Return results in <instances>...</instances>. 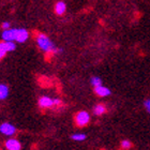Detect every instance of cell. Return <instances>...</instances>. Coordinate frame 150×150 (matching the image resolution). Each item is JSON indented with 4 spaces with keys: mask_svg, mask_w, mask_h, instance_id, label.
Wrapping results in <instances>:
<instances>
[{
    "mask_svg": "<svg viewBox=\"0 0 150 150\" xmlns=\"http://www.w3.org/2000/svg\"><path fill=\"white\" fill-rule=\"evenodd\" d=\"M37 43L38 46L41 50H43L44 53L47 54H59L62 53V48H58L56 45L54 44V42L50 40V38L46 35L40 33L37 37Z\"/></svg>",
    "mask_w": 150,
    "mask_h": 150,
    "instance_id": "1",
    "label": "cell"
},
{
    "mask_svg": "<svg viewBox=\"0 0 150 150\" xmlns=\"http://www.w3.org/2000/svg\"><path fill=\"white\" fill-rule=\"evenodd\" d=\"M90 121V116L87 112L85 110H81V112H78L75 116V122L78 127H85L87 125Z\"/></svg>",
    "mask_w": 150,
    "mask_h": 150,
    "instance_id": "2",
    "label": "cell"
},
{
    "mask_svg": "<svg viewBox=\"0 0 150 150\" xmlns=\"http://www.w3.org/2000/svg\"><path fill=\"white\" fill-rule=\"evenodd\" d=\"M17 31H18V28L6 29L2 32L1 38H2L3 41H16V39H17Z\"/></svg>",
    "mask_w": 150,
    "mask_h": 150,
    "instance_id": "3",
    "label": "cell"
},
{
    "mask_svg": "<svg viewBox=\"0 0 150 150\" xmlns=\"http://www.w3.org/2000/svg\"><path fill=\"white\" fill-rule=\"evenodd\" d=\"M0 132L2 133L3 135H6V136H12L16 133V128L13 125L9 123V122H4L0 125Z\"/></svg>",
    "mask_w": 150,
    "mask_h": 150,
    "instance_id": "4",
    "label": "cell"
},
{
    "mask_svg": "<svg viewBox=\"0 0 150 150\" xmlns=\"http://www.w3.org/2000/svg\"><path fill=\"white\" fill-rule=\"evenodd\" d=\"M6 147L8 150H21L22 149V145L15 138H10L6 142Z\"/></svg>",
    "mask_w": 150,
    "mask_h": 150,
    "instance_id": "5",
    "label": "cell"
},
{
    "mask_svg": "<svg viewBox=\"0 0 150 150\" xmlns=\"http://www.w3.org/2000/svg\"><path fill=\"white\" fill-rule=\"evenodd\" d=\"M94 92H96L99 97H108V96H110V93H112V91H110V88L105 87L103 85H100V86H98V87H94Z\"/></svg>",
    "mask_w": 150,
    "mask_h": 150,
    "instance_id": "6",
    "label": "cell"
},
{
    "mask_svg": "<svg viewBox=\"0 0 150 150\" xmlns=\"http://www.w3.org/2000/svg\"><path fill=\"white\" fill-rule=\"evenodd\" d=\"M39 105L42 108H48V107L55 106L54 105V99H50V97H41L39 99Z\"/></svg>",
    "mask_w": 150,
    "mask_h": 150,
    "instance_id": "7",
    "label": "cell"
},
{
    "mask_svg": "<svg viewBox=\"0 0 150 150\" xmlns=\"http://www.w3.org/2000/svg\"><path fill=\"white\" fill-rule=\"evenodd\" d=\"M28 37H29V33H28V31H27L25 28H18L16 42H18V43H24L25 41H27Z\"/></svg>",
    "mask_w": 150,
    "mask_h": 150,
    "instance_id": "8",
    "label": "cell"
},
{
    "mask_svg": "<svg viewBox=\"0 0 150 150\" xmlns=\"http://www.w3.org/2000/svg\"><path fill=\"white\" fill-rule=\"evenodd\" d=\"M66 10H67V6L63 1H58L56 3V6H55V12H56L57 15H62V14H64Z\"/></svg>",
    "mask_w": 150,
    "mask_h": 150,
    "instance_id": "9",
    "label": "cell"
},
{
    "mask_svg": "<svg viewBox=\"0 0 150 150\" xmlns=\"http://www.w3.org/2000/svg\"><path fill=\"white\" fill-rule=\"evenodd\" d=\"M9 96V87L4 84H0V101L6 99Z\"/></svg>",
    "mask_w": 150,
    "mask_h": 150,
    "instance_id": "10",
    "label": "cell"
},
{
    "mask_svg": "<svg viewBox=\"0 0 150 150\" xmlns=\"http://www.w3.org/2000/svg\"><path fill=\"white\" fill-rule=\"evenodd\" d=\"M105 112H106V107L104 106L103 104H98V105H96L94 108H93L94 115H97V116L103 115Z\"/></svg>",
    "mask_w": 150,
    "mask_h": 150,
    "instance_id": "11",
    "label": "cell"
},
{
    "mask_svg": "<svg viewBox=\"0 0 150 150\" xmlns=\"http://www.w3.org/2000/svg\"><path fill=\"white\" fill-rule=\"evenodd\" d=\"M71 138H72L73 141L83 142L86 139V134H84V133H75V134L71 135Z\"/></svg>",
    "mask_w": 150,
    "mask_h": 150,
    "instance_id": "12",
    "label": "cell"
},
{
    "mask_svg": "<svg viewBox=\"0 0 150 150\" xmlns=\"http://www.w3.org/2000/svg\"><path fill=\"white\" fill-rule=\"evenodd\" d=\"M90 84L93 86V87H98V86H100L102 85V79H101L99 76H92L90 78Z\"/></svg>",
    "mask_w": 150,
    "mask_h": 150,
    "instance_id": "13",
    "label": "cell"
},
{
    "mask_svg": "<svg viewBox=\"0 0 150 150\" xmlns=\"http://www.w3.org/2000/svg\"><path fill=\"white\" fill-rule=\"evenodd\" d=\"M6 53H9V52H8V50H6V42L3 41V42H1V43H0V60H1L3 57L6 56Z\"/></svg>",
    "mask_w": 150,
    "mask_h": 150,
    "instance_id": "14",
    "label": "cell"
},
{
    "mask_svg": "<svg viewBox=\"0 0 150 150\" xmlns=\"http://www.w3.org/2000/svg\"><path fill=\"white\" fill-rule=\"evenodd\" d=\"M4 42H6V46L8 52H13V50H15L16 45H15V43H14V41H4Z\"/></svg>",
    "mask_w": 150,
    "mask_h": 150,
    "instance_id": "15",
    "label": "cell"
},
{
    "mask_svg": "<svg viewBox=\"0 0 150 150\" xmlns=\"http://www.w3.org/2000/svg\"><path fill=\"white\" fill-rule=\"evenodd\" d=\"M121 147L123 149H130L132 147V144L130 141H122L121 142Z\"/></svg>",
    "mask_w": 150,
    "mask_h": 150,
    "instance_id": "16",
    "label": "cell"
},
{
    "mask_svg": "<svg viewBox=\"0 0 150 150\" xmlns=\"http://www.w3.org/2000/svg\"><path fill=\"white\" fill-rule=\"evenodd\" d=\"M144 107H145V110H147L148 112H150V99H147V100H145V102H144Z\"/></svg>",
    "mask_w": 150,
    "mask_h": 150,
    "instance_id": "17",
    "label": "cell"
},
{
    "mask_svg": "<svg viewBox=\"0 0 150 150\" xmlns=\"http://www.w3.org/2000/svg\"><path fill=\"white\" fill-rule=\"evenodd\" d=\"M1 28H3L4 30H6V29L11 28V24H10L9 22H3L2 24H1Z\"/></svg>",
    "mask_w": 150,
    "mask_h": 150,
    "instance_id": "18",
    "label": "cell"
},
{
    "mask_svg": "<svg viewBox=\"0 0 150 150\" xmlns=\"http://www.w3.org/2000/svg\"><path fill=\"white\" fill-rule=\"evenodd\" d=\"M60 104H61V101H60L59 99H54V105H55V106H58Z\"/></svg>",
    "mask_w": 150,
    "mask_h": 150,
    "instance_id": "19",
    "label": "cell"
}]
</instances>
